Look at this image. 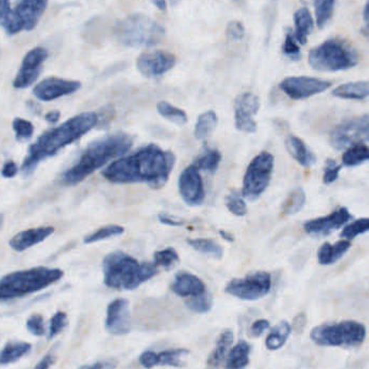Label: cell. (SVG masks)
Returning <instances> with one entry per match:
<instances>
[{"mask_svg":"<svg viewBox=\"0 0 369 369\" xmlns=\"http://www.w3.org/2000/svg\"><path fill=\"white\" fill-rule=\"evenodd\" d=\"M152 4H154L155 6H156L158 9L160 10H165V8H167V4H165V0H150Z\"/></svg>","mask_w":369,"mask_h":369,"instance_id":"obj_58","label":"cell"},{"mask_svg":"<svg viewBox=\"0 0 369 369\" xmlns=\"http://www.w3.org/2000/svg\"><path fill=\"white\" fill-rule=\"evenodd\" d=\"M261 107L259 98L255 94L242 93L234 102V121L239 131L244 133H255L257 131V123L254 120V115L257 114Z\"/></svg>","mask_w":369,"mask_h":369,"instance_id":"obj_15","label":"cell"},{"mask_svg":"<svg viewBox=\"0 0 369 369\" xmlns=\"http://www.w3.org/2000/svg\"><path fill=\"white\" fill-rule=\"evenodd\" d=\"M171 289L180 297L199 296L207 291L205 284L201 279L186 271L176 274Z\"/></svg>","mask_w":369,"mask_h":369,"instance_id":"obj_21","label":"cell"},{"mask_svg":"<svg viewBox=\"0 0 369 369\" xmlns=\"http://www.w3.org/2000/svg\"><path fill=\"white\" fill-rule=\"evenodd\" d=\"M49 56V52L46 48L37 47L27 52L22 61L19 73L14 80L16 89H25L31 87L41 75L43 63Z\"/></svg>","mask_w":369,"mask_h":369,"instance_id":"obj_13","label":"cell"},{"mask_svg":"<svg viewBox=\"0 0 369 369\" xmlns=\"http://www.w3.org/2000/svg\"><path fill=\"white\" fill-rule=\"evenodd\" d=\"M103 272L106 286L132 291L154 278L158 274V269L155 264H140L135 258L118 251L104 258Z\"/></svg>","mask_w":369,"mask_h":369,"instance_id":"obj_4","label":"cell"},{"mask_svg":"<svg viewBox=\"0 0 369 369\" xmlns=\"http://www.w3.org/2000/svg\"><path fill=\"white\" fill-rule=\"evenodd\" d=\"M158 218L160 220V223L167 226H173V227H180V226H182L184 224V220L175 217V216L170 215V214H160Z\"/></svg>","mask_w":369,"mask_h":369,"instance_id":"obj_52","label":"cell"},{"mask_svg":"<svg viewBox=\"0 0 369 369\" xmlns=\"http://www.w3.org/2000/svg\"><path fill=\"white\" fill-rule=\"evenodd\" d=\"M291 326L286 321H281L270 331L266 338V347L269 350H279L282 348L291 335Z\"/></svg>","mask_w":369,"mask_h":369,"instance_id":"obj_30","label":"cell"},{"mask_svg":"<svg viewBox=\"0 0 369 369\" xmlns=\"http://www.w3.org/2000/svg\"><path fill=\"white\" fill-rule=\"evenodd\" d=\"M98 121L95 113H83L48 130L29 147L28 154L23 161V174H31L41 161L56 156L63 148L83 137L98 125Z\"/></svg>","mask_w":369,"mask_h":369,"instance_id":"obj_2","label":"cell"},{"mask_svg":"<svg viewBox=\"0 0 369 369\" xmlns=\"http://www.w3.org/2000/svg\"><path fill=\"white\" fill-rule=\"evenodd\" d=\"M271 289V276L266 271L254 272L242 279H234L226 286V293L242 301H258Z\"/></svg>","mask_w":369,"mask_h":369,"instance_id":"obj_12","label":"cell"},{"mask_svg":"<svg viewBox=\"0 0 369 369\" xmlns=\"http://www.w3.org/2000/svg\"><path fill=\"white\" fill-rule=\"evenodd\" d=\"M220 161H222V155L217 150H207L197 159L194 165L198 167V170L213 173L219 167Z\"/></svg>","mask_w":369,"mask_h":369,"instance_id":"obj_36","label":"cell"},{"mask_svg":"<svg viewBox=\"0 0 369 369\" xmlns=\"http://www.w3.org/2000/svg\"><path fill=\"white\" fill-rule=\"evenodd\" d=\"M285 146L289 154L303 167H309L316 162V155L308 148L305 142L297 136L291 135L287 137Z\"/></svg>","mask_w":369,"mask_h":369,"instance_id":"obj_23","label":"cell"},{"mask_svg":"<svg viewBox=\"0 0 369 369\" xmlns=\"http://www.w3.org/2000/svg\"><path fill=\"white\" fill-rule=\"evenodd\" d=\"M140 363L147 369L158 366V353L154 351H145L140 356Z\"/></svg>","mask_w":369,"mask_h":369,"instance_id":"obj_50","label":"cell"},{"mask_svg":"<svg viewBox=\"0 0 369 369\" xmlns=\"http://www.w3.org/2000/svg\"><path fill=\"white\" fill-rule=\"evenodd\" d=\"M16 173H18V167H16V163L14 161L6 162V165H4L3 171H1L4 177L12 178L16 176Z\"/></svg>","mask_w":369,"mask_h":369,"instance_id":"obj_53","label":"cell"},{"mask_svg":"<svg viewBox=\"0 0 369 369\" xmlns=\"http://www.w3.org/2000/svg\"><path fill=\"white\" fill-rule=\"evenodd\" d=\"M58 119H60V112H58V110L48 113L47 116H46V120H47L48 123H51V125H54V123H58Z\"/></svg>","mask_w":369,"mask_h":369,"instance_id":"obj_57","label":"cell"},{"mask_svg":"<svg viewBox=\"0 0 369 369\" xmlns=\"http://www.w3.org/2000/svg\"><path fill=\"white\" fill-rule=\"evenodd\" d=\"M26 327L29 333L33 334V336L41 337L46 334L45 322H43V316H41V314H33L27 320Z\"/></svg>","mask_w":369,"mask_h":369,"instance_id":"obj_46","label":"cell"},{"mask_svg":"<svg viewBox=\"0 0 369 369\" xmlns=\"http://www.w3.org/2000/svg\"><path fill=\"white\" fill-rule=\"evenodd\" d=\"M10 9V0H0V20H4L7 16Z\"/></svg>","mask_w":369,"mask_h":369,"instance_id":"obj_55","label":"cell"},{"mask_svg":"<svg viewBox=\"0 0 369 369\" xmlns=\"http://www.w3.org/2000/svg\"><path fill=\"white\" fill-rule=\"evenodd\" d=\"M335 0H314L316 24L323 28L331 20L334 11Z\"/></svg>","mask_w":369,"mask_h":369,"instance_id":"obj_37","label":"cell"},{"mask_svg":"<svg viewBox=\"0 0 369 369\" xmlns=\"http://www.w3.org/2000/svg\"><path fill=\"white\" fill-rule=\"evenodd\" d=\"M175 165L173 152H165L155 144L142 147L125 158L118 159L103 171V176L115 184L145 182L159 189L169 180Z\"/></svg>","mask_w":369,"mask_h":369,"instance_id":"obj_1","label":"cell"},{"mask_svg":"<svg viewBox=\"0 0 369 369\" xmlns=\"http://www.w3.org/2000/svg\"><path fill=\"white\" fill-rule=\"evenodd\" d=\"M293 22H295V38L301 45H306L308 36L313 29V20L309 10L307 8L297 10L293 16Z\"/></svg>","mask_w":369,"mask_h":369,"instance_id":"obj_27","label":"cell"},{"mask_svg":"<svg viewBox=\"0 0 369 369\" xmlns=\"http://www.w3.org/2000/svg\"><path fill=\"white\" fill-rule=\"evenodd\" d=\"M369 232V217L360 218V219L354 220L349 225L345 226L341 232V237L348 240L356 238L358 234H365Z\"/></svg>","mask_w":369,"mask_h":369,"instance_id":"obj_40","label":"cell"},{"mask_svg":"<svg viewBox=\"0 0 369 369\" xmlns=\"http://www.w3.org/2000/svg\"><path fill=\"white\" fill-rule=\"evenodd\" d=\"M67 324V314L65 312L58 311L51 318L50 324L49 339L53 338L56 335L65 328Z\"/></svg>","mask_w":369,"mask_h":369,"instance_id":"obj_47","label":"cell"},{"mask_svg":"<svg viewBox=\"0 0 369 369\" xmlns=\"http://www.w3.org/2000/svg\"><path fill=\"white\" fill-rule=\"evenodd\" d=\"M54 232V228L39 227L35 229L24 230V232H19L9 241L10 246L16 251H24L31 249L33 245L45 241L48 237L51 236Z\"/></svg>","mask_w":369,"mask_h":369,"instance_id":"obj_22","label":"cell"},{"mask_svg":"<svg viewBox=\"0 0 369 369\" xmlns=\"http://www.w3.org/2000/svg\"><path fill=\"white\" fill-rule=\"evenodd\" d=\"M155 265L157 267H163L165 269H170L173 267L177 261H180L177 251L175 249L169 247V249H162L155 253L154 255Z\"/></svg>","mask_w":369,"mask_h":369,"instance_id":"obj_41","label":"cell"},{"mask_svg":"<svg viewBox=\"0 0 369 369\" xmlns=\"http://www.w3.org/2000/svg\"><path fill=\"white\" fill-rule=\"evenodd\" d=\"M64 272L56 268L36 267L12 272L0 279V301L22 298L60 281Z\"/></svg>","mask_w":369,"mask_h":369,"instance_id":"obj_5","label":"cell"},{"mask_svg":"<svg viewBox=\"0 0 369 369\" xmlns=\"http://www.w3.org/2000/svg\"><path fill=\"white\" fill-rule=\"evenodd\" d=\"M269 327V321L265 320V318L256 321V322L251 324V328H249V335H251V337L261 336Z\"/></svg>","mask_w":369,"mask_h":369,"instance_id":"obj_51","label":"cell"},{"mask_svg":"<svg viewBox=\"0 0 369 369\" xmlns=\"http://www.w3.org/2000/svg\"><path fill=\"white\" fill-rule=\"evenodd\" d=\"M310 66L316 71H339L358 65V56L345 41L329 39L310 51Z\"/></svg>","mask_w":369,"mask_h":369,"instance_id":"obj_8","label":"cell"},{"mask_svg":"<svg viewBox=\"0 0 369 369\" xmlns=\"http://www.w3.org/2000/svg\"><path fill=\"white\" fill-rule=\"evenodd\" d=\"M226 33H227V36L230 39H234V41H240V39H242L243 37H244L245 29L240 22L234 21V22H230L229 24H228L227 29H226Z\"/></svg>","mask_w":369,"mask_h":369,"instance_id":"obj_49","label":"cell"},{"mask_svg":"<svg viewBox=\"0 0 369 369\" xmlns=\"http://www.w3.org/2000/svg\"><path fill=\"white\" fill-rule=\"evenodd\" d=\"M369 161V147L364 144L354 145L343 155V163L345 167H356Z\"/></svg>","mask_w":369,"mask_h":369,"instance_id":"obj_33","label":"cell"},{"mask_svg":"<svg viewBox=\"0 0 369 369\" xmlns=\"http://www.w3.org/2000/svg\"><path fill=\"white\" fill-rule=\"evenodd\" d=\"M212 305H213L212 296L207 291L202 293V295H199V296L192 297V298L187 299V301H186V306L192 311L197 312V313L209 312L211 310Z\"/></svg>","mask_w":369,"mask_h":369,"instance_id":"obj_42","label":"cell"},{"mask_svg":"<svg viewBox=\"0 0 369 369\" xmlns=\"http://www.w3.org/2000/svg\"><path fill=\"white\" fill-rule=\"evenodd\" d=\"M105 327L109 334L125 335L131 331V316H130V303L127 299H115L107 308Z\"/></svg>","mask_w":369,"mask_h":369,"instance_id":"obj_19","label":"cell"},{"mask_svg":"<svg viewBox=\"0 0 369 369\" xmlns=\"http://www.w3.org/2000/svg\"><path fill=\"white\" fill-rule=\"evenodd\" d=\"M350 247H351V242L347 240L339 241L334 245L324 243L318 249V261L321 265H333L349 251Z\"/></svg>","mask_w":369,"mask_h":369,"instance_id":"obj_24","label":"cell"},{"mask_svg":"<svg viewBox=\"0 0 369 369\" xmlns=\"http://www.w3.org/2000/svg\"><path fill=\"white\" fill-rule=\"evenodd\" d=\"M306 323V316L305 314H299L293 320V328L296 331H301V328H303V325Z\"/></svg>","mask_w":369,"mask_h":369,"instance_id":"obj_56","label":"cell"},{"mask_svg":"<svg viewBox=\"0 0 369 369\" xmlns=\"http://www.w3.org/2000/svg\"><path fill=\"white\" fill-rule=\"evenodd\" d=\"M301 1L305 4H309L311 3L312 0H301Z\"/></svg>","mask_w":369,"mask_h":369,"instance_id":"obj_63","label":"cell"},{"mask_svg":"<svg viewBox=\"0 0 369 369\" xmlns=\"http://www.w3.org/2000/svg\"><path fill=\"white\" fill-rule=\"evenodd\" d=\"M331 94L345 100H363L369 96V81L345 83L336 88Z\"/></svg>","mask_w":369,"mask_h":369,"instance_id":"obj_28","label":"cell"},{"mask_svg":"<svg viewBox=\"0 0 369 369\" xmlns=\"http://www.w3.org/2000/svg\"><path fill=\"white\" fill-rule=\"evenodd\" d=\"M306 203V194L301 188L293 190L283 205L285 215H295L301 211Z\"/></svg>","mask_w":369,"mask_h":369,"instance_id":"obj_38","label":"cell"},{"mask_svg":"<svg viewBox=\"0 0 369 369\" xmlns=\"http://www.w3.org/2000/svg\"><path fill=\"white\" fill-rule=\"evenodd\" d=\"M81 83L79 81L67 80V79L49 77L39 83L33 88V95L43 102L56 100L62 96L75 93L80 89Z\"/></svg>","mask_w":369,"mask_h":369,"instance_id":"obj_18","label":"cell"},{"mask_svg":"<svg viewBox=\"0 0 369 369\" xmlns=\"http://www.w3.org/2000/svg\"><path fill=\"white\" fill-rule=\"evenodd\" d=\"M49 0H18L1 25L8 35L33 31L45 14Z\"/></svg>","mask_w":369,"mask_h":369,"instance_id":"obj_10","label":"cell"},{"mask_svg":"<svg viewBox=\"0 0 369 369\" xmlns=\"http://www.w3.org/2000/svg\"><path fill=\"white\" fill-rule=\"evenodd\" d=\"M188 353L184 349L165 350L158 354V366H184V356Z\"/></svg>","mask_w":369,"mask_h":369,"instance_id":"obj_35","label":"cell"},{"mask_svg":"<svg viewBox=\"0 0 369 369\" xmlns=\"http://www.w3.org/2000/svg\"><path fill=\"white\" fill-rule=\"evenodd\" d=\"M220 236L223 237V239L225 240L229 241V242H232L234 241V238H232V234H226L225 232H219Z\"/></svg>","mask_w":369,"mask_h":369,"instance_id":"obj_60","label":"cell"},{"mask_svg":"<svg viewBox=\"0 0 369 369\" xmlns=\"http://www.w3.org/2000/svg\"><path fill=\"white\" fill-rule=\"evenodd\" d=\"M117 39L127 47H152L158 45L165 35V28L144 14H132L117 24Z\"/></svg>","mask_w":369,"mask_h":369,"instance_id":"obj_6","label":"cell"},{"mask_svg":"<svg viewBox=\"0 0 369 369\" xmlns=\"http://www.w3.org/2000/svg\"><path fill=\"white\" fill-rule=\"evenodd\" d=\"M187 243L199 253L211 256V257L216 258V259H220V258L223 257V247L220 246L217 242L212 240V239H190V240L187 241Z\"/></svg>","mask_w":369,"mask_h":369,"instance_id":"obj_32","label":"cell"},{"mask_svg":"<svg viewBox=\"0 0 369 369\" xmlns=\"http://www.w3.org/2000/svg\"><path fill=\"white\" fill-rule=\"evenodd\" d=\"M362 33L365 38H367L369 41V24H367L366 26L363 27Z\"/></svg>","mask_w":369,"mask_h":369,"instance_id":"obj_61","label":"cell"},{"mask_svg":"<svg viewBox=\"0 0 369 369\" xmlns=\"http://www.w3.org/2000/svg\"><path fill=\"white\" fill-rule=\"evenodd\" d=\"M225 204L230 213L236 216H244L247 213L246 203L242 199V194L232 192L225 198Z\"/></svg>","mask_w":369,"mask_h":369,"instance_id":"obj_43","label":"cell"},{"mask_svg":"<svg viewBox=\"0 0 369 369\" xmlns=\"http://www.w3.org/2000/svg\"><path fill=\"white\" fill-rule=\"evenodd\" d=\"M363 16H364V20L366 21L367 24H369V0L367 1L366 6H365Z\"/></svg>","mask_w":369,"mask_h":369,"instance_id":"obj_59","label":"cell"},{"mask_svg":"<svg viewBox=\"0 0 369 369\" xmlns=\"http://www.w3.org/2000/svg\"><path fill=\"white\" fill-rule=\"evenodd\" d=\"M80 369H103V368H102V365L95 364V365H93V366H85V367H83V368H80Z\"/></svg>","mask_w":369,"mask_h":369,"instance_id":"obj_62","label":"cell"},{"mask_svg":"<svg viewBox=\"0 0 369 369\" xmlns=\"http://www.w3.org/2000/svg\"><path fill=\"white\" fill-rule=\"evenodd\" d=\"M232 343H234V331L226 329L218 337L215 349L213 350L207 360V366L209 369L217 368L222 364V362L225 360L226 354L232 347Z\"/></svg>","mask_w":369,"mask_h":369,"instance_id":"obj_25","label":"cell"},{"mask_svg":"<svg viewBox=\"0 0 369 369\" xmlns=\"http://www.w3.org/2000/svg\"><path fill=\"white\" fill-rule=\"evenodd\" d=\"M176 64V56L170 52L152 51L140 54L136 60V67L142 76L148 78L162 76Z\"/></svg>","mask_w":369,"mask_h":369,"instance_id":"obj_17","label":"cell"},{"mask_svg":"<svg viewBox=\"0 0 369 369\" xmlns=\"http://www.w3.org/2000/svg\"><path fill=\"white\" fill-rule=\"evenodd\" d=\"M341 165H337V163L331 159H328L325 165L324 176H323V182L328 184L334 182L338 178L339 171H341Z\"/></svg>","mask_w":369,"mask_h":369,"instance_id":"obj_48","label":"cell"},{"mask_svg":"<svg viewBox=\"0 0 369 369\" xmlns=\"http://www.w3.org/2000/svg\"><path fill=\"white\" fill-rule=\"evenodd\" d=\"M329 142L337 150L369 142V115L353 117L339 123L331 132Z\"/></svg>","mask_w":369,"mask_h":369,"instance_id":"obj_11","label":"cell"},{"mask_svg":"<svg viewBox=\"0 0 369 369\" xmlns=\"http://www.w3.org/2000/svg\"><path fill=\"white\" fill-rule=\"evenodd\" d=\"M217 115L213 110H209V112L200 115L197 120L196 128H194V136L197 140H202L209 137L217 127Z\"/></svg>","mask_w":369,"mask_h":369,"instance_id":"obj_31","label":"cell"},{"mask_svg":"<svg viewBox=\"0 0 369 369\" xmlns=\"http://www.w3.org/2000/svg\"><path fill=\"white\" fill-rule=\"evenodd\" d=\"M123 232H125V228L121 227V226H105V227H102L100 229L94 232L93 234L85 237L83 242L87 243V244H91V243L98 242V241L106 240V239L115 238V237L120 236Z\"/></svg>","mask_w":369,"mask_h":369,"instance_id":"obj_39","label":"cell"},{"mask_svg":"<svg viewBox=\"0 0 369 369\" xmlns=\"http://www.w3.org/2000/svg\"><path fill=\"white\" fill-rule=\"evenodd\" d=\"M132 144L133 138L125 133L113 134L95 140L85 148L79 160L64 172L62 182L69 186L79 184L109 161L125 154Z\"/></svg>","mask_w":369,"mask_h":369,"instance_id":"obj_3","label":"cell"},{"mask_svg":"<svg viewBox=\"0 0 369 369\" xmlns=\"http://www.w3.org/2000/svg\"><path fill=\"white\" fill-rule=\"evenodd\" d=\"M331 87V81L306 76L289 77L280 83V89L293 100L310 98Z\"/></svg>","mask_w":369,"mask_h":369,"instance_id":"obj_14","label":"cell"},{"mask_svg":"<svg viewBox=\"0 0 369 369\" xmlns=\"http://www.w3.org/2000/svg\"><path fill=\"white\" fill-rule=\"evenodd\" d=\"M178 189L186 204L189 207H199L203 204L205 199L204 187L196 165H190L180 174Z\"/></svg>","mask_w":369,"mask_h":369,"instance_id":"obj_16","label":"cell"},{"mask_svg":"<svg viewBox=\"0 0 369 369\" xmlns=\"http://www.w3.org/2000/svg\"><path fill=\"white\" fill-rule=\"evenodd\" d=\"M352 219V215L345 207L337 209L324 217L316 218L305 223V232L313 236H326L334 230L343 227Z\"/></svg>","mask_w":369,"mask_h":369,"instance_id":"obj_20","label":"cell"},{"mask_svg":"<svg viewBox=\"0 0 369 369\" xmlns=\"http://www.w3.org/2000/svg\"><path fill=\"white\" fill-rule=\"evenodd\" d=\"M251 345L246 341H241L237 343L236 347L230 351L228 356L227 369H243L249 365Z\"/></svg>","mask_w":369,"mask_h":369,"instance_id":"obj_29","label":"cell"},{"mask_svg":"<svg viewBox=\"0 0 369 369\" xmlns=\"http://www.w3.org/2000/svg\"><path fill=\"white\" fill-rule=\"evenodd\" d=\"M157 110H158L159 114H160L163 118L175 123V125H182L187 123L188 119L186 113L182 110V109L170 104V103H158V105H157Z\"/></svg>","mask_w":369,"mask_h":369,"instance_id":"obj_34","label":"cell"},{"mask_svg":"<svg viewBox=\"0 0 369 369\" xmlns=\"http://www.w3.org/2000/svg\"><path fill=\"white\" fill-rule=\"evenodd\" d=\"M12 128L16 132V137L18 140H28L33 136V125L31 121L22 118H16L12 123Z\"/></svg>","mask_w":369,"mask_h":369,"instance_id":"obj_44","label":"cell"},{"mask_svg":"<svg viewBox=\"0 0 369 369\" xmlns=\"http://www.w3.org/2000/svg\"><path fill=\"white\" fill-rule=\"evenodd\" d=\"M31 350V345L25 341H9L0 351V367L16 363L26 355Z\"/></svg>","mask_w":369,"mask_h":369,"instance_id":"obj_26","label":"cell"},{"mask_svg":"<svg viewBox=\"0 0 369 369\" xmlns=\"http://www.w3.org/2000/svg\"><path fill=\"white\" fill-rule=\"evenodd\" d=\"M274 167V158L270 152H261L251 160L243 178V198L251 202L259 199L269 186Z\"/></svg>","mask_w":369,"mask_h":369,"instance_id":"obj_9","label":"cell"},{"mask_svg":"<svg viewBox=\"0 0 369 369\" xmlns=\"http://www.w3.org/2000/svg\"><path fill=\"white\" fill-rule=\"evenodd\" d=\"M56 363V355L52 353L47 354L41 358V362L36 365L33 369H49Z\"/></svg>","mask_w":369,"mask_h":369,"instance_id":"obj_54","label":"cell"},{"mask_svg":"<svg viewBox=\"0 0 369 369\" xmlns=\"http://www.w3.org/2000/svg\"><path fill=\"white\" fill-rule=\"evenodd\" d=\"M283 53L289 56L291 60L297 61L301 58V49L296 43L295 36L291 33H289L285 37L284 45H283Z\"/></svg>","mask_w":369,"mask_h":369,"instance_id":"obj_45","label":"cell"},{"mask_svg":"<svg viewBox=\"0 0 369 369\" xmlns=\"http://www.w3.org/2000/svg\"><path fill=\"white\" fill-rule=\"evenodd\" d=\"M366 338V327L356 321L323 324L312 329L311 339L323 347L358 348Z\"/></svg>","mask_w":369,"mask_h":369,"instance_id":"obj_7","label":"cell"}]
</instances>
